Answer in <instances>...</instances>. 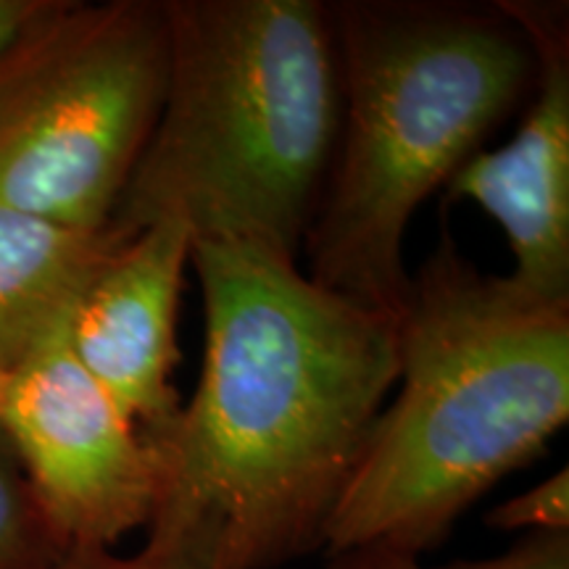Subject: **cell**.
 <instances>
[{
    "label": "cell",
    "mask_w": 569,
    "mask_h": 569,
    "mask_svg": "<svg viewBox=\"0 0 569 569\" xmlns=\"http://www.w3.org/2000/svg\"><path fill=\"white\" fill-rule=\"evenodd\" d=\"M206 356L159 448L142 549L190 569H274L325 530L398 380V317L348 301L296 259L193 240Z\"/></svg>",
    "instance_id": "obj_1"
},
{
    "label": "cell",
    "mask_w": 569,
    "mask_h": 569,
    "mask_svg": "<svg viewBox=\"0 0 569 569\" xmlns=\"http://www.w3.org/2000/svg\"><path fill=\"white\" fill-rule=\"evenodd\" d=\"M325 530V549H438L569 419V301L482 274L451 240L411 277L398 380Z\"/></svg>",
    "instance_id": "obj_2"
},
{
    "label": "cell",
    "mask_w": 569,
    "mask_h": 569,
    "mask_svg": "<svg viewBox=\"0 0 569 569\" xmlns=\"http://www.w3.org/2000/svg\"><path fill=\"white\" fill-rule=\"evenodd\" d=\"M169 71L156 127L111 224L177 219L193 240L296 259L340 122L330 3L163 0Z\"/></svg>",
    "instance_id": "obj_3"
},
{
    "label": "cell",
    "mask_w": 569,
    "mask_h": 569,
    "mask_svg": "<svg viewBox=\"0 0 569 569\" xmlns=\"http://www.w3.org/2000/svg\"><path fill=\"white\" fill-rule=\"evenodd\" d=\"M336 24L340 122L309 232V277L401 315L403 238L536 82L525 32L498 3L343 0Z\"/></svg>",
    "instance_id": "obj_4"
},
{
    "label": "cell",
    "mask_w": 569,
    "mask_h": 569,
    "mask_svg": "<svg viewBox=\"0 0 569 569\" xmlns=\"http://www.w3.org/2000/svg\"><path fill=\"white\" fill-rule=\"evenodd\" d=\"M163 0H46L0 48V203L103 230L159 119Z\"/></svg>",
    "instance_id": "obj_5"
},
{
    "label": "cell",
    "mask_w": 569,
    "mask_h": 569,
    "mask_svg": "<svg viewBox=\"0 0 569 569\" xmlns=\"http://www.w3.org/2000/svg\"><path fill=\"white\" fill-rule=\"evenodd\" d=\"M67 336L0 372V432L61 543L113 549L151 519L161 461Z\"/></svg>",
    "instance_id": "obj_6"
},
{
    "label": "cell",
    "mask_w": 569,
    "mask_h": 569,
    "mask_svg": "<svg viewBox=\"0 0 569 569\" xmlns=\"http://www.w3.org/2000/svg\"><path fill=\"white\" fill-rule=\"evenodd\" d=\"M536 56L532 101L515 138L478 151L451 182L448 198L478 203L501 224L525 293L569 301V11L546 0H496Z\"/></svg>",
    "instance_id": "obj_7"
},
{
    "label": "cell",
    "mask_w": 569,
    "mask_h": 569,
    "mask_svg": "<svg viewBox=\"0 0 569 569\" xmlns=\"http://www.w3.org/2000/svg\"><path fill=\"white\" fill-rule=\"evenodd\" d=\"M193 234L177 219L142 227L92 277L69 325V348L159 453L182 403L172 386L177 311Z\"/></svg>",
    "instance_id": "obj_8"
},
{
    "label": "cell",
    "mask_w": 569,
    "mask_h": 569,
    "mask_svg": "<svg viewBox=\"0 0 569 569\" xmlns=\"http://www.w3.org/2000/svg\"><path fill=\"white\" fill-rule=\"evenodd\" d=\"M127 238L117 224L77 230L0 203V372L67 336L92 277Z\"/></svg>",
    "instance_id": "obj_9"
},
{
    "label": "cell",
    "mask_w": 569,
    "mask_h": 569,
    "mask_svg": "<svg viewBox=\"0 0 569 569\" xmlns=\"http://www.w3.org/2000/svg\"><path fill=\"white\" fill-rule=\"evenodd\" d=\"M67 551L0 432V569H53Z\"/></svg>",
    "instance_id": "obj_10"
},
{
    "label": "cell",
    "mask_w": 569,
    "mask_h": 569,
    "mask_svg": "<svg viewBox=\"0 0 569 569\" xmlns=\"http://www.w3.org/2000/svg\"><path fill=\"white\" fill-rule=\"evenodd\" d=\"M486 522L496 530L569 532V472L561 467L549 480L538 482L509 501L498 503Z\"/></svg>",
    "instance_id": "obj_11"
},
{
    "label": "cell",
    "mask_w": 569,
    "mask_h": 569,
    "mask_svg": "<svg viewBox=\"0 0 569 569\" xmlns=\"http://www.w3.org/2000/svg\"><path fill=\"white\" fill-rule=\"evenodd\" d=\"M438 569H569V532H528L498 557L453 561Z\"/></svg>",
    "instance_id": "obj_12"
},
{
    "label": "cell",
    "mask_w": 569,
    "mask_h": 569,
    "mask_svg": "<svg viewBox=\"0 0 569 569\" xmlns=\"http://www.w3.org/2000/svg\"><path fill=\"white\" fill-rule=\"evenodd\" d=\"M53 569H190L180 561L161 557L142 549L134 557H117L111 549H98V546H82V549H69Z\"/></svg>",
    "instance_id": "obj_13"
},
{
    "label": "cell",
    "mask_w": 569,
    "mask_h": 569,
    "mask_svg": "<svg viewBox=\"0 0 569 569\" xmlns=\"http://www.w3.org/2000/svg\"><path fill=\"white\" fill-rule=\"evenodd\" d=\"M325 569H427L422 559L390 546H356L346 551L327 553Z\"/></svg>",
    "instance_id": "obj_14"
},
{
    "label": "cell",
    "mask_w": 569,
    "mask_h": 569,
    "mask_svg": "<svg viewBox=\"0 0 569 569\" xmlns=\"http://www.w3.org/2000/svg\"><path fill=\"white\" fill-rule=\"evenodd\" d=\"M42 6H46V0H0V48L9 46Z\"/></svg>",
    "instance_id": "obj_15"
}]
</instances>
